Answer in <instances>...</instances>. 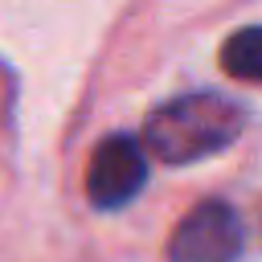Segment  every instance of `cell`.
<instances>
[{
	"label": "cell",
	"instance_id": "7a4b0ae2",
	"mask_svg": "<svg viewBox=\"0 0 262 262\" xmlns=\"http://www.w3.org/2000/svg\"><path fill=\"white\" fill-rule=\"evenodd\" d=\"M242 217L225 201H205L176 225L168 242L172 262H233L242 254Z\"/></svg>",
	"mask_w": 262,
	"mask_h": 262
},
{
	"label": "cell",
	"instance_id": "6da1fadb",
	"mask_svg": "<svg viewBox=\"0 0 262 262\" xmlns=\"http://www.w3.org/2000/svg\"><path fill=\"white\" fill-rule=\"evenodd\" d=\"M246 127V111L221 94H184L160 111H151L143 127V143L164 164H192L201 156L221 151Z\"/></svg>",
	"mask_w": 262,
	"mask_h": 262
},
{
	"label": "cell",
	"instance_id": "277c9868",
	"mask_svg": "<svg viewBox=\"0 0 262 262\" xmlns=\"http://www.w3.org/2000/svg\"><path fill=\"white\" fill-rule=\"evenodd\" d=\"M221 66L242 82H258L262 78V29L250 25V29L233 33L221 49Z\"/></svg>",
	"mask_w": 262,
	"mask_h": 262
},
{
	"label": "cell",
	"instance_id": "3957f363",
	"mask_svg": "<svg viewBox=\"0 0 262 262\" xmlns=\"http://www.w3.org/2000/svg\"><path fill=\"white\" fill-rule=\"evenodd\" d=\"M147 180L143 147L131 135H111L94 147L90 168H86V196L94 209H119L127 205Z\"/></svg>",
	"mask_w": 262,
	"mask_h": 262
}]
</instances>
